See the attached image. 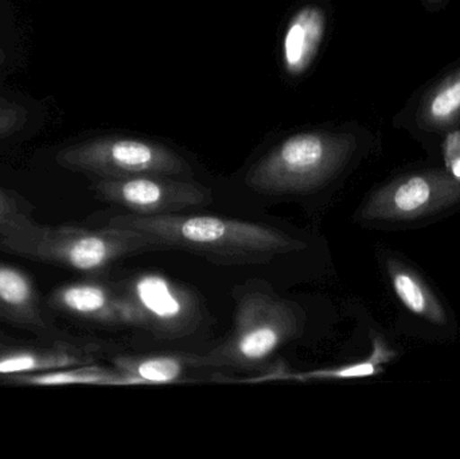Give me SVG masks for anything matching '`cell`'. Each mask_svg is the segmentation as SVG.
I'll list each match as a JSON object with an SVG mask.
<instances>
[{"instance_id":"obj_1","label":"cell","mask_w":460,"mask_h":459,"mask_svg":"<svg viewBox=\"0 0 460 459\" xmlns=\"http://www.w3.org/2000/svg\"><path fill=\"white\" fill-rule=\"evenodd\" d=\"M108 225L132 229L155 239L164 250H183L221 266H259L305 250V243L280 229L216 216L127 215Z\"/></svg>"},{"instance_id":"obj_2","label":"cell","mask_w":460,"mask_h":459,"mask_svg":"<svg viewBox=\"0 0 460 459\" xmlns=\"http://www.w3.org/2000/svg\"><path fill=\"white\" fill-rule=\"evenodd\" d=\"M0 247L23 258L80 272L102 271L126 256L164 250L153 237L132 229L42 225L23 212L4 229Z\"/></svg>"},{"instance_id":"obj_3","label":"cell","mask_w":460,"mask_h":459,"mask_svg":"<svg viewBox=\"0 0 460 459\" xmlns=\"http://www.w3.org/2000/svg\"><path fill=\"white\" fill-rule=\"evenodd\" d=\"M305 326V310L296 302L264 283H252L235 298L234 326L228 340L207 355L185 356V360L199 368H259L284 345L299 339Z\"/></svg>"},{"instance_id":"obj_4","label":"cell","mask_w":460,"mask_h":459,"mask_svg":"<svg viewBox=\"0 0 460 459\" xmlns=\"http://www.w3.org/2000/svg\"><path fill=\"white\" fill-rule=\"evenodd\" d=\"M354 148L350 135L299 132L284 139L246 175V185L264 194H305L326 185Z\"/></svg>"},{"instance_id":"obj_5","label":"cell","mask_w":460,"mask_h":459,"mask_svg":"<svg viewBox=\"0 0 460 459\" xmlns=\"http://www.w3.org/2000/svg\"><path fill=\"white\" fill-rule=\"evenodd\" d=\"M57 163L70 172L100 180H123L142 175L188 178L189 162L172 148L150 140L108 137L62 148Z\"/></svg>"},{"instance_id":"obj_6","label":"cell","mask_w":460,"mask_h":459,"mask_svg":"<svg viewBox=\"0 0 460 459\" xmlns=\"http://www.w3.org/2000/svg\"><path fill=\"white\" fill-rule=\"evenodd\" d=\"M94 190L104 201L145 217L175 215L213 201L212 190L207 186L191 182L188 178L164 175L99 180Z\"/></svg>"},{"instance_id":"obj_7","label":"cell","mask_w":460,"mask_h":459,"mask_svg":"<svg viewBox=\"0 0 460 459\" xmlns=\"http://www.w3.org/2000/svg\"><path fill=\"white\" fill-rule=\"evenodd\" d=\"M121 290L139 307L146 331L156 339L177 341L196 333L201 325L199 298L162 275L132 278Z\"/></svg>"},{"instance_id":"obj_8","label":"cell","mask_w":460,"mask_h":459,"mask_svg":"<svg viewBox=\"0 0 460 459\" xmlns=\"http://www.w3.org/2000/svg\"><path fill=\"white\" fill-rule=\"evenodd\" d=\"M50 305L80 320L145 329L139 307L121 288L113 290L99 283H69L51 294Z\"/></svg>"},{"instance_id":"obj_9","label":"cell","mask_w":460,"mask_h":459,"mask_svg":"<svg viewBox=\"0 0 460 459\" xmlns=\"http://www.w3.org/2000/svg\"><path fill=\"white\" fill-rule=\"evenodd\" d=\"M0 320L31 331H46L40 294L29 275L0 263Z\"/></svg>"},{"instance_id":"obj_10","label":"cell","mask_w":460,"mask_h":459,"mask_svg":"<svg viewBox=\"0 0 460 459\" xmlns=\"http://www.w3.org/2000/svg\"><path fill=\"white\" fill-rule=\"evenodd\" d=\"M324 32L326 13L319 5H305L292 16L283 37V65L288 75H299L308 69Z\"/></svg>"},{"instance_id":"obj_11","label":"cell","mask_w":460,"mask_h":459,"mask_svg":"<svg viewBox=\"0 0 460 459\" xmlns=\"http://www.w3.org/2000/svg\"><path fill=\"white\" fill-rule=\"evenodd\" d=\"M94 357L84 349L73 347L51 349H21L0 352V376L34 374L66 366L93 364Z\"/></svg>"},{"instance_id":"obj_12","label":"cell","mask_w":460,"mask_h":459,"mask_svg":"<svg viewBox=\"0 0 460 459\" xmlns=\"http://www.w3.org/2000/svg\"><path fill=\"white\" fill-rule=\"evenodd\" d=\"M418 121L427 129H447L460 124V69L426 94Z\"/></svg>"},{"instance_id":"obj_13","label":"cell","mask_w":460,"mask_h":459,"mask_svg":"<svg viewBox=\"0 0 460 459\" xmlns=\"http://www.w3.org/2000/svg\"><path fill=\"white\" fill-rule=\"evenodd\" d=\"M126 384H166L182 379L185 357L151 356V357H118L113 363Z\"/></svg>"},{"instance_id":"obj_14","label":"cell","mask_w":460,"mask_h":459,"mask_svg":"<svg viewBox=\"0 0 460 459\" xmlns=\"http://www.w3.org/2000/svg\"><path fill=\"white\" fill-rule=\"evenodd\" d=\"M18 384L29 385H124L123 376L115 368L85 364V366H66L51 371L34 372V374L13 375L5 377Z\"/></svg>"},{"instance_id":"obj_15","label":"cell","mask_w":460,"mask_h":459,"mask_svg":"<svg viewBox=\"0 0 460 459\" xmlns=\"http://www.w3.org/2000/svg\"><path fill=\"white\" fill-rule=\"evenodd\" d=\"M375 374V366L370 363L358 364V366H346L341 369H329V371L305 372V374H289L284 371H273L264 376L252 379L253 382L262 380H296V382H311L322 379H345V377H364Z\"/></svg>"},{"instance_id":"obj_16","label":"cell","mask_w":460,"mask_h":459,"mask_svg":"<svg viewBox=\"0 0 460 459\" xmlns=\"http://www.w3.org/2000/svg\"><path fill=\"white\" fill-rule=\"evenodd\" d=\"M432 186L424 177H413L394 191V202L402 212L419 209L431 199Z\"/></svg>"},{"instance_id":"obj_17","label":"cell","mask_w":460,"mask_h":459,"mask_svg":"<svg viewBox=\"0 0 460 459\" xmlns=\"http://www.w3.org/2000/svg\"><path fill=\"white\" fill-rule=\"evenodd\" d=\"M394 290L408 309L415 313H423L424 307H426V299H424L420 287L416 285L412 278L408 275H397L394 278Z\"/></svg>"},{"instance_id":"obj_18","label":"cell","mask_w":460,"mask_h":459,"mask_svg":"<svg viewBox=\"0 0 460 459\" xmlns=\"http://www.w3.org/2000/svg\"><path fill=\"white\" fill-rule=\"evenodd\" d=\"M26 110L13 102L0 99V139L10 137L26 123Z\"/></svg>"},{"instance_id":"obj_19","label":"cell","mask_w":460,"mask_h":459,"mask_svg":"<svg viewBox=\"0 0 460 459\" xmlns=\"http://www.w3.org/2000/svg\"><path fill=\"white\" fill-rule=\"evenodd\" d=\"M445 158L454 177L460 181V131L451 132L446 137Z\"/></svg>"},{"instance_id":"obj_20","label":"cell","mask_w":460,"mask_h":459,"mask_svg":"<svg viewBox=\"0 0 460 459\" xmlns=\"http://www.w3.org/2000/svg\"><path fill=\"white\" fill-rule=\"evenodd\" d=\"M19 213H22V209L16 199L0 188V236Z\"/></svg>"},{"instance_id":"obj_21","label":"cell","mask_w":460,"mask_h":459,"mask_svg":"<svg viewBox=\"0 0 460 459\" xmlns=\"http://www.w3.org/2000/svg\"><path fill=\"white\" fill-rule=\"evenodd\" d=\"M427 3H429V4H439L440 2H443V0H426Z\"/></svg>"},{"instance_id":"obj_22","label":"cell","mask_w":460,"mask_h":459,"mask_svg":"<svg viewBox=\"0 0 460 459\" xmlns=\"http://www.w3.org/2000/svg\"><path fill=\"white\" fill-rule=\"evenodd\" d=\"M4 61V53H3L2 49H0V64Z\"/></svg>"}]
</instances>
